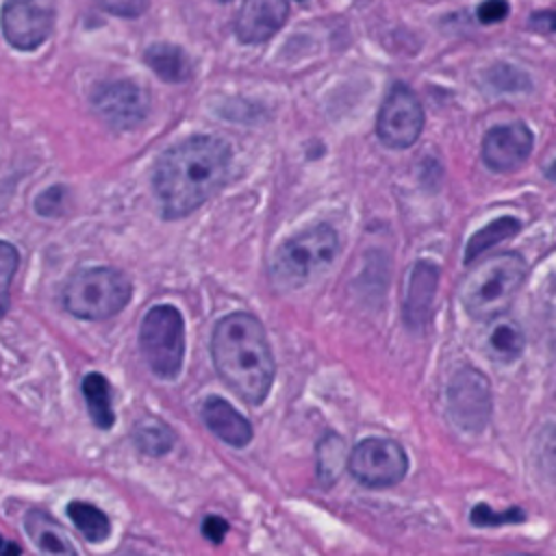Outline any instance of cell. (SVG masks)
I'll return each instance as SVG.
<instances>
[{
  "label": "cell",
  "instance_id": "cell-1",
  "mask_svg": "<svg viewBox=\"0 0 556 556\" xmlns=\"http://www.w3.org/2000/svg\"><path fill=\"white\" fill-rule=\"evenodd\" d=\"M228 167L230 148L217 137H191L165 150L152 180L163 217L193 213L224 185Z\"/></svg>",
  "mask_w": 556,
  "mask_h": 556
},
{
  "label": "cell",
  "instance_id": "cell-2",
  "mask_svg": "<svg viewBox=\"0 0 556 556\" xmlns=\"http://www.w3.org/2000/svg\"><path fill=\"white\" fill-rule=\"evenodd\" d=\"M217 376L245 402L258 406L274 384L276 363L263 324L243 311L222 317L211 337Z\"/></svg>",
  "mask_w": 556,
  "mask_h": 556
},
{
  "label": "cell",
  "instance_id": "cell-3",
  "mask_svg": "<svg viewBox=\"0 0 556 556\" xmlns=\"http://www.w3.org/2000/svg\"><path fill=\"white\" fill-rule=\"evenodd\" d=\"M526 278V261L517 252H500L469 269L460 285V302L469 317L491 321L515 300Z\"/></svg>",
  "mask_w": 556,
  "mask_h": 556
},
{
  "label": "cell",
  "instance_id": "cell-4",
  "mask_svg": "<svg viewBox=\"0 0 556 556\" xmlns=\"http://www.w3.org/2000/svg\"><path fill=\"white\" fill-rule=\"evenodd\" d=\"M339 252V237L328 224L311 226L287 239L269 265L271 282L280 289H298L321 274Z\"/></svg>",
  "mask_w": 556,
  "mask_h": 556
},
{
  "label": "cell",
  "instance_id": "cell-5",
  "mask_svg": "<svg viewBox=\"0 0 556 556\" xmlns=\"http://www.w3.org/2000/svg\"><path fill=\"white\" fill-rule=\"evenodd\" d=\"M132 285L126 274L113 267H87L70 276L63 287V308L87 321H102L117 315L130 300Z\"/></svg>",
  "mask_w": 556,
  "mask_h": 556
},
{
  "label": "cell",
  "instance_id": "cell-6",
  "mask_svg": "<svg viewBox=\"0 0 556 556\" xmlns=\"http://www.w3.org/2000/svg\"><path fill=\"white\" fill-rule=\"evenodd\" d=\"M139 350L159 378H176L185 354V321L176 306H152L139 328Z\"/></svg>",
  "mask_w": 556,
  "mask_h": 556
},
{
  "label": "cell",
  "instance_id": "cell-7",
  "mask_svg": "<svg viewBox=\"0 0 556 556\" xmlns=\"http://www.w3.org/2000/svg\"><path fill=\"white\" fill-rule=\"evenodd\" d=\"M348 471L369 489L397 484L408 471V456L393 439L369 437L358 441L348 456Z\"/></svg>",
  "mask_w": 556,
  "mask_h": 556
},
{
  "label": "cell",
  "instance_id": "cell-8",
  "mask_svg": "<svg viewBox=\"0 0 556 556\" xmlns=\"http://www.w3.org/2000/svg\"><path fill=\"white\" fill-rule=\"evenodd\" d=\"M491 384L476 367L458 369L447 384V417L463 432H480L491 419Z\"/></svg>",
  "mask_w": 556,
  "mask_h": 556
},
{
  "label": "cell",
  "instance_id": "cell-9",
  "mask_svg": "<svg viewBox=\"0 0 556 556\" xmlns=\"http://www.w3.org/2000/svg\"><path fill=\"white\" fill-rule=\"evenodd\" d=\"M424 128V109L406 85H393L378 111V139L393 150L410 148Z\"/></svg>",
  "mask_w": 556,
  "mask_h": 556
},
{
  "label": "cell",
  "instance_id": "cell-10",
  "mask_svg": "<svg viewBox=\"0 0 556 556\" xmlns=\"http://www.w3.org/2000/svg\"><path fill=\"white\" fill-rule=\"evenodd\" d=\"M54 15V0H7L0 13V26L13 48L35 50L52 33Z\"/></svg>",
  "mask_w": 556,
  "mask_h": 556
},
{
  "label": "cell",
  "instance_id": "cell-11",
  "mask_svg": "<svg viewBox=\"0 0 556 556\" xmlns=\"http://www.w3.org/2000/svg\"><path fill=\"white\" fill-rule=\"evenodd\" d=\"M93 111L113 130H130L139 126L148 111V93L132 80H109L102 83L91 96Z\"/></svg>",
  "mask_w": 556,
  "mask_h": 556
},
{
  "label": "cell",
  "instance_id": "cell-12",
  "mask_svg": "<svg viewBox=\"0 0 556 556\" xmlns=\"http://www.w3.org/2000/svg\"><path fill=\"white\" fill-rule=\"evenodd\" d=\"M532 146V130L523 122L493 126L482 139V161L493 172H515L526 163Z\"/></svg>",
  "mask_w": 556,
  "mask_h": 556
},
{
  "label": "cell",
  "instance_id": "cell-13",
  "mask_svg": "<svg viewBox=\"0 0 556 556\" xmlns=\"http://www.w3.org/2000/svg\"><path fill=\"white\" fill-rule=\"evenodd\" d=\"M287 13V0H243L235 17V33L243 43L267 41L280 30Z\"/></svg>",
  "mask_w": 556,
  "mask_h": 556
},
{
  "label": "cell",
  "instance_id": "cell-14",
  "mask_svg": "<svg viewBox=\"0 0 556 556\" xmlns=\"http://www.w3.org/2000/svg\"><path fill=\"white\" fill-rule=\"evenodd\" d=\"M437 282H439V269L428 263L419 261L410 269L406 300H404V319L408 326H426L432 317V304L437 295Z\"/></svg>",
  "mask_w": 556,
  "mask_h": 556
},
{
  "label": "cell",
  "instance_id": "cell-15",
  "mask_svg": "<svg viewBox=\"0 0 556 556\" xmlns=\"http://www.w3.org/2000/svg\"><path fill=\"white\" fill-rule=\"evenodd\" d=\"M200 415L206 424V428L219 437L226 445L232 447H245L252 439V424L237 410L232 408L230 402H226L224 397L211 395L202 402Z\"/></svg>",
  "mask_w": 556,
  "mask_h": 556
},
{
  "label": "cell",
  "instance_id": "cell-16",
  "mask_svg": "<svg viewBox=\"0 0 556 556\" xmlns=\"http://www.w3.org/2000/svg\"><path fill=\"white\" fill-rule=\"evenodd\" d=\"M24 528L41 556H78L63 526L46 510H28L24 515Z\"/></svg>",
  "mask_w": 556,
  "mask_h": 556
},
{
  "label": "cell",
  "instance_id": "cell-17",
  "mask_svg": "<svg viewBox=\"0 0 556 556\" xmlns=\"http://www.w3.org/2000/svg\"><path fill=\"white\" fill-rule=\"evenodd\" d=\"M146 63L165 83H182L191 76V61L187 52L172 43H152L146 54Z\"/></svg>",
  "mask_w": 556,
  "mask_h": 556
},
{
  "label": "cell",
  "instance_id": "cell-18",
  "mask_svg": "<svg viewBox=\"0 0 556 556\" xmlns=\"http://www.w3.org/2000/svg\"><path fill=\"white\" fill-rule=\"evenodd\" d=\"M83 395L91 415V421L100 430H109L115 424V413H113V395H111V384L109 380L91 371L83 378Z\"/></svg>",
  "mask_w": 556,
  "mask_h": 556
},
{
  "label": "cell",
  "instance_id": "cell-19",
  "mask_svg": "<svg viewBox=\"0 0 556 556\" xmlns=\"http://www.w3.org/2000/svg\"><path fill=\"white\" fill-rule=\"evenodd\" d=\"M132 441H135L137 450H141L148 456H165L174 447L176 434L165 421L146 417L135 424Z\"/></svg>",
  "mask_w": 556,
  "mask_h": 556
},
{
  "label": "cell",
  "instance_id": "cell-20",
  "mask_svg": "<svg viewBox=\"0 0 556 556\" xmlns=\"http://www.w3.org/2000/svg\"><path fill=\"white\" fill-rule=\"evenodd\" d=\"M519 228H521L519 219H515V217H497L491 224H486L484 228H480L478 232H473L471 239L467 241V248H465V256H463L465 265L473 263L482 252L491 250L500 241L510 239L513 235H517Z\"/></svg>",
  "mask_w": 556,
  "mask_h": 556
},
{
  "label": "cell",
  "instance_id": "cell-21",
  "mask_svg": "<svg viewBox=\"0 0 556 556\" xmlns=\"http://www.w3.org/2000/svg\"><path fill=\"white\" fill-rule=\"evenodd\" d=\"M523 345H526L523 332L513 319H500L491 326L486 348L495 361H502V363L517 361L523 352Z\"/></svg>",
  "mask_w": 556,
  "mask_h": 556
},
{
  "label": "cell",
  "instance_id": "cell-22",
  "mask_svg": "<svg viewBox=\"0 0 556 556\" xmlns=\"http://www.w3.org/2000/svg\"><path fill=\"white\" fill-rule=\"evenodd\" d=\"M67 515H70L72 523L78 528V532L89 543H100L111 534L109 517L89 502H80V500L70 502L67 504Z\"/></svg>",
  "mask_w": 556,
  "mask_h": 556
},
{
  "label": "cell",
  "instance_id": "cell-23",
  "mask_svg": "<svg viewBox=\"0 0 556 556\" xmlns=\"http://www.w3.org/2000/svg\"><path fill=\"white\" fill-rule=\"evenodd\" d=\"M317 473H319V480L324 484H330L341 465L345 463L348 465V456H345V447H343V441L337 437V434H326L321 441H319V447H317Z\"/></svg>",
  "mask_w": 556,
  "mask_h": 556
},
{
  "label": "cell",
  "instance_id": "cell-24",
  "mask_svg": "<svg viewBox=\"0 0 556 556\" xmlns=\"http://www.w3.org/2000/svg\"><path fill=\"white\" fill-rule=\"evenodd\" d=\"M20 265V252L9 241H0V319L9 311L11 282Z\"/></svg>",
  "mask_w": 556,
  "mask_h": 556
},
{
  "label": "cell",
  "instance_id": "cell-25",
  "mask_svg": "<svg viewBox=\"0 0 556 556\" xmlns=\"http://www.w3.org/2000/svg\"><path fill=\"white\" fill-rule=\"evenodd\" d=\"M486 83L495 89V91H526L530 89V78L526 72L506 65V63H497L486 72Z\"/></svg>",
  "mask_w": 556,
  "mask_h": 556
},
{
  "label": "cell",
  "instance_id": "cell-26",
  "mask_svg": "<svg viewBox=\"0 0 556 556\" xmlns=\"http://www.w3.org/2000/svg\"><path fill=\"white\" fill-rule=\"evenodd\" d=\"M471 523L476 528H497L504 523H519L526 519V513L521 508H508V510H493L486 504H476L471 515Z\"/></svg>",
  "mask_w": 556,
  "mask_h": 556
},
{
  "label": "cell",
  "instance_id": "cell-27",
  "mask_svg": "<svg viewBox=\"0 0 556 556\" xmlns=\"http://www.w3.org/2000/svg\"><path fill=\"white\" fill-rule=\"evenodd\" d=\"M63 200H65V189L63 187H50L43 193H39V198L35 200V208L43 217H54V215L61 213Z\"/></svg>",
  "mask_w": 556,
  "mask_h": 556
},
{
  "label": "cell",
  "instance_id": "cell-28",
  "mask_svg": "<svg viewBox=\"0 0 556 556\" xmlns=\"http://www.w3.org/2000/svg\"><path fill=\"white\" fill-rule=\"evenodd\" d=\"M109 13L119 17H139L148 9V0H96Z\"/></svg>",
  "mask_w": 556,
  "mask_h": 556
},
{
  "label": "cell",
  "instance_id": "cell-29",
  "mask_svg": "<svg viewBox=\"0 0 556 556\" xmlns=\"http://www.w3.org/2000/svg\"><path fill=\"white\" fill-rule=\"evenodd\" d=\"M508 0H484L478 4L476 15L480 24H497L508 15Z\"/></svg>",
  "mask_w": 556,
  "mask_h": 556
},
{
  "label": "cell",
  "instance_id": "cell-30",
  "mask_svg": "<svg viewBox=\"0 0 556 556\" xmlns=\"http://www.w3.org/2000/svg\"><path fill=\"white\" fill-rule=\"evenodd\" d=\"M226 532H228V523H226L222 517H217V515L204 517V521H202V534H204V539H208L213 545H219V543L224 541Z\"/></svg>",
  "mask_w": 556,
  "mask_h": 556
},
{
  "label": "cell",
  "instance_id": "cell-31",
  "mask_svg": "<svg viewBox=\"0 0 556 556\" xmlns=\"http://www.w3.org/2000/svg\"><path fill=\"white\" fill-rule=\"evenodd\" d=\"M528 26L532 30H539L543 35H552L556 33V9H545V11H536L530 15Z\"/></svg>",
  "mask_w": 556,
  "mask_h": 556
},
{
  "label": "cell",
  "instance_id": "cell-32",
  "mask_svg": "<svg viewBox=\"0 0 556 556\" xmlns=\"http://www.w3.org/2000/svg\"><path fill=\"white\" fill-rule=\"evenodd\" d=\"M22 547L0 534V556H20Z\"/></svg>",
  "mask_w": 556,
  "mask_h": 556
},
{
  "label": "cell",
  "instance_id": "cell-33",
  "mask_svg": "<svg viewBox=\"0 0 556 556\" xmlns=\"http://www.w3.org/2000/svg\"><path fill=\"white\" fill-rule=\"evenodd\" d=\"M545 176H547L552 182H556V161L545 169Z\"/></svg>",
  "mask_w": 556,
  "mask_h": 556
},
{
  "label": "cell",
  "instance_id": "cell-34",
  "mask_svg": "<svg viewBox=\"0 0 556 556\" xmlns=\"http://www.w3.org/2000/svg\"><path fill=\"white\" fill-rule=\"evenodd\" d=\"M504 556H536V554H528V552H510V554H504Z\"/></svg>",
  "mask_w": 556,
  "mask_h": 556
},
{
  "label": "cell",
  "instance_id": "cell-35",
  "mask_svg": "<svg viewBox=\"0 0 556 556\" xmlns=\"http://www.w3.org/2000/svg\"><path fill=\"white\" fill-rule=\"evenodd\" d=\"M126 556H139V554H126Z\"/></svg>",
  "mask_w": 556,
  "mask_h": 556
},
{
  "label": "cell",
  "instance_id": "cell-36",
  "mask_svg": "<svg viewBox=\"0 0 556 556\" xmlns=\"http://www.w3.org/2000/svg\"><path fill=\"white\" fill-rule=\"evenodd\" d=\"M219 2H228V0H219Z\"/></svg>",
  "mask_w": 556,
  "mask_h": 556
}]
</instances>
